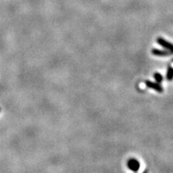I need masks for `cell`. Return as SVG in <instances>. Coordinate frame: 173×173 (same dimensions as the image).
Wrapping results in <instances>:
<instances>
[{
	"label": "cell",
	"mask_w": 173,
	"mask_h": 173,
	"mask_svg": "<svg viewBox=\"0 0 173 173\" xmlns=\"http://www.w3.org/2000/svg\"><path fill=\"white\" fill-rule=\"evenodd\" d=\"M127 166L131 171L136 172V171H139L140 164H139V162L138 161L137 159H135V158H131V159L127 160Z\"/></svg>",
	"instance_id": "obj_1"
},
{
	"label": "cell",
	"mask_w": 173,
	"mask_h": 173,
	"mask_svg": "<svg viewBox=\"0 0 173 173\" xmlns=\"http://www.w3.org/2000/svg\"><path fill=\"white\" fill-rule=\"evenodd\" d=\"M172 61H173V60H172Z\"/></svg>",
	"instance_id": "obj_8"
},
{
	"label": "cell",
	"mask_w": 173,
	"mask_h": 173,
	"mask_svg": "<svg viewBox=\"0 0 173 173\" xmlns=\"http://www.w3.org/2000/svg\"><path fill=\"white\" fill-rule=\"evenodd\" d=\"M157 43L161 45L162 47H163L164 48H166L168 51H170L171 54H173V44L171 43L167 42V40H165L163 38H157Z\"/></svg>",
	"instance_id": "obj_2"
},
{
	"label": "cell",
	"mask_w": 173,
	"mask_h": 173,
	"mask_svg": "<svg viewBox=\"0 0 173 173\" xmlns=\"http://www.w3.org/2000/svg\"><path fill=\"white\" fill-rule=\"evenodd\" d=\"M143 173H147V170H145V171H143Z\"/></svg>",
	"instance_id": "obj_7"
},
{
	"label": "cell",
	"mask_w": 173,
	"mask_h": 173,
	"mask_svg": "<svg viewBox=\"0 0 173 173\" xmlns=\"http://www.w3.org/2000/svg\"><path fill=\"white\" fill-rule=\"evenodd\" d=\"M152 54L155 55V56H169V55H171V53L168 51H160L158 50V49H152L151 51Z\"/></svg>",
	"instance_id": "obj_4"
},
{
	"label": "cell",
	"mask_w": 173,
	"mask_h": 173,
	"mask_svg": "<svg viewBox=\"0 0 173 173\" xmlns=\"http://www.w3.org/2000/svg\"><path fill=\"white\" fill-rule=\"evenodd\" d=\"M145 84L147 88L155 90V91H156L157 92H159V93H162L163 92L162 86L159 84H158V83H154V82H151L150 80H147V81H145Z\"/></svg>",
	"instance_id": "obj_3"
},
{
	"label": "cell",
	"mask_w": 173,
	"mask_h": 173,
	"mask_svg": "<svg viewBox=\"0 0 173 173\" xmlns=\"http://www.w3.org/2000/svg\"><path fill=\"white\" fill-rule=\"evenodd\" d=\"M167 80L171 81L173 80V68L171 66H168L167 68Z\"/></svg>",
	"instance_id": "obj_5"
},
{
	"label": "cell",
	"mask_w": 173,
	"mask_h": 173,
	"mask_svg": "<svg viewBox=\"0 0 173 173\" xmlns=\"http://www.w3.org/2000/svg\"><path fill=\"white\" fill-rule=\"evenodd\" d=\"M154 78H155V81H156V83H158V84H160L162 81H163V76H162L161 74L159 73H155L154 74Z\"/></svg>",
	"instance_id": "obj_6"
}]
</instances>
